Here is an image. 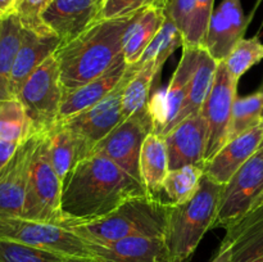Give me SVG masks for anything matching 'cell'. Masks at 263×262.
Returning a JSON list of instances; mask_svg holds the SVG:
<instances>
[{
  "label": "cell",
  "instance_id": "obj_1",
  "mask_svg": "<svg viewBox=\"0 0 263 262\" xmlns=\"http://www.w3.org/2000/svg\"><path fill=\"white\" fill-rule=\"evenodd\" d=\"M140 195H148L143 182L112 159L92 153L69 174L62 193V210L67 221L94 220Z\"/></svg>",
  "mask_w": 263,
  "mask_h": 262
},
{
  "label": "cell",
  "instance_id": "obj_2",
  "mask_svg": "<svg viewBox=\"0 0 263 262\" xmlns=\"http://www.w3.org/2000/svg\"><path fill=\"white\" fill-rule=\"evenodd\" d=\"M138 12L95 21L81 35L59 45L54 54L63 91H71L102 76L122 58L123 35Z\"/></svg>",
  "mask_w": 263,
  "mask_h": 262
},
{
  "label": "cell",
  "instance_id": "obj_3",
  "mask_svg": "<svg viewBox=\"0 0 263 262\" xmlns=\"http://www.w3.org/2000/svg\"><path fill=\"white\" fill-rule=\"evenodd\" d=\"M171 203L151 195L126 200L108 215L94 220L64 221L68 228L87 243L109 244L131 236L166 238Z\"/></svg>",
  "mask_w": 263,
  "mask_h": 262
},
{
  "label": "cell",
  "instance_id": "obj_4",
  "mask_svg": "<svg viewBox=\"0 0 263 262\" xmlns=\"http://www.w3.org/2000/svg\"><path fill=\"white\" fill-rule=\"evenodd\" d=\"M223 185L204 175L197 194L184 204H171L166 243L172 262H189L200 240L212 229Z\"/></svg>",
  "mask_w": 263,
  "mask_h": 262
},
{
  "label": "cell",
  "instance_id": "obj_5",
  "mask_svg": "<svg viewBox=\"0 0 263 262\" xmlns=\"http://www.w3.org/2000/svg\"><path fill=\"white\" fill-rule=\"evenodd\" d=\"M0 240L25 244L68 258L99 259L90 243L62 223L25 217H0Z\"/></svg>",
  "mask_w": 263,
  "mask_h": 262
},
{
  "label": "cell",
  "instance_id": "obj_6",
  "mask_svg": "<svg viewBox=\"0 0 263 262\" xmlns=\"http://www.w3.org/2000/svg\"><path fill=\"white\" fill-rule=\"evenodd\" d=\"M63 184L54 171L48 153V133L39 135L32 154L22 217L28 220L63 223Z\"/></svg>",
  "mask_w": 263,
  "mask_h": 262
},
{
  "label": "cell",
  "instance_id": "obj_7",
  "mask_svg": "<svg viewBox=\"0 0 263 262\" xmlns=\"http://www.w3.org/2000/svg\"><path fill=\"white\" fill-rule=\"evenodd\" d=\"M63 86L55 54L49 57L43 64L26 80L17 95L22 103L35 134H46L59 121Z\"/></svg>",
  "mask_w": 263,
  "mask_h": 262
},
{
  "label": "cell",
  "instance_id": "obj_8",
  "mask_svg": "<svg viewBox=\"0 0 263 262\" xmlns=\"http://www.w3.org/2000/svg\"><path fill=\"white\" fill-rule=\"evenodd\" d=\"M141 63L127 64L126 72L120 84L104 98L90 107L89 109L69 117L67 120L59 121L58 123L66 126L77 139L81 154V161L89 157L95 146L109 135L121 122L122 117V95L126 85L131 77L138 72Z\"/></svg>",
  "mask_w": 263,
  "mask_h": 262
},
{
  "label": "cell",
  "instance_id": "obj_9",
  "mask_svg": "<svg viewBox=\"0 0 263 262\" xmlns=\"http://www.w3.org/2000/svg\"><path fill=\"white\" fill-rule=\"evenodd\" d=\"M262 193L263 149L259 148L223 185L212 229L228 230L243 220Z\"/></svg>",
  "mask_w": 263,
  "mask_h": 262
},
{
  "label": "cell",
  "instance_id": "obj_10",
  "mask_svg": "<svg viewBox=\"0 0 263 262\" xmlns=\"http://www.w3.org/2000/svg\"><path fill=\"white\" fill-rule=\"evenodd\" d=\"M238 82L231 76L225 62L218 63L212 89L200 110L208 127L204 163L226 144L233 105L238 97Z\"/></svg>",
  "mask_w": 263,
  "mask_h": 262
},
{
  "label": "cell",
  "instance_id": "obj_11",
  "mask_svg": "<svg viewBox=\"0 0 263 262\" xmlns=\"http://www.w3.org/2000/svg\"><path fill=\"white\" fill-rule=\"evenodd\" d=\"M149 133H153V118L151 110L133 116L121 122L109 135L105 136L95 146L92 153L112 159L136 180L141 181L139 161L144 139Z\"/></svg>",
  "mask_w": 263,
  "mask_h": 262
},
{
  "label": "cell",
  "instance_id": "obj_12",
  "mask_svg": "<svg viewBox=\"0 0 263 262\" xmlns=\"http://www.w3.org/2000/svg\"><path fill=\"white\" fill-rule=\"evenodd\" d=\"M39 135L23 140L7 164L0 170V217H22L28 174Z\"/></svg>",
  "mask_w": 263,
  "mask_h": 262
},
{
  "label": "cell",
  "instance_id": "obj_13",
  "mask_svg": "<svg viewBox=\"0 0 263 262\" xmlns=\"http://www.w3.org/2000/svg\"><path fill=\"white\" fill-rule=\"evenodd\" d=\"M251 20L252 14H244L240 0H222L211 15L203 49L218 63L225 62L244 38Z\"/></svg>",
  "mask_w": 263,
  "mask_h": 262
},
{
  "label": "cell",
  "instance_id": "obj_14",
  "mask_svg": "<svg viewBox=\"0 0 263 262\" xmlns=\"http://www.w3.org/2000/svg\"><path fill=\"white\" fill-rule=\"evenodd\" d=\"M200 48L182 46V55L177 64L175 73L168 86L164 89L161 98L157 95L153 103L149 104L152 118H153V133L162 135L167 126L175 120L180 112L186 98L190 80L197 66Z\"/></svg>",
  "mask_w": 263,
  "mask_h": 262
},
{
  "label": "cell",
  "instance_id": "obj_15",
  "mask_svg": "<svg viewBox=\"0 0 263 262\" xmlns=\"http://www.w3.org/2000/svg\"><path fill=\"white\" fill-rule=\"evenodd\" d=\"M208 127L202 112L194 113L163 135L170 170L187 164L204 166Z\"/></svg>",
  "mask_w": 263,
  "mask_h": 262
},
{
  "label": "cell",
  "instance_id": "obj_16",
  "mask_svg": "<svg viewBox=\"0 0 263 262\" xmlns=\"http://www.w3.org/2000/svg\"><path fill=\"white\" fill-rule=\"evenodd\" d=\"M98 0H53L43 13V21L62 43L81 35L97 20Z\"/></svg>",
  "mask_w": 263,
  "mask_h": 262
},
{
  "label": "cell",
  "instance_id": "obj_17",
  "mask_svg": "<svg viewBox=\"0 0 263 262\" xmlns=\"http://www.w3.org/2000/svg\"><path fill=\"white\" fill-rule=\"evenodd\" d=\"M263 121L259 125L226 143L203 166L204 175L215 182L225 185L236 171L261 148Z\"/></svg>",
  "mask_w": 263,
  "mask_h": 262
},
{
  "label": "cell",
  "instance_id": "obj_18",
  "mask_svg": "<svg viewBox=\"0 0 263 262\" xmlns=\"http://www.w3.org/2000/svg\"><path fill=\"white\" fill-rule=\"evenodd\" d=\"M90 246L102 262H172L166 238L162 236H131Z\"/></svg>",
  "mask_w": 263,
  "mask_h": 262
},
{
  "label": "cell",
  "instance_id": "obj_19",
  "mask_svg": "<svg viewBox=\"0 0 263 262\" xmlns=\"http://www.w3.org/2000/svg\"><path fill=\"white\" fill-rule=\"evenodd\" d=\"M126 67L127 63L122 57L112 68L108 69L102 76L71 91H63L59 121L73 117L104 99L120 84L126 72Z\"/></svg>",
  "mask_w": 263,
  "mask_h": 262
},
{
  "label": "cell",
  "instance_id": "obj_20",
  "mask_svg": "<svg viewBox=\"0 0 263 262\" xmlns=\"http://www.w3.org/2000/svg\"><path fill=\"white\" fill-rule=\"evenodd\" d=\"M61 44L62 40L57 36L37 35L25 28L22 43L18 49L12 76H10V94L13 98H17L26 80L40 64H43L49 57L55 53Z\"/></svg>",
  "mask_w": 263,
  "mask_h": 262
},
{
  "label": "cell",
  "instance_id": "obj_21",
  "mask_svg": "<svg viewBox=\"0 0 263 262\" xmlns=\"http://www.w3.org/2000/svg\"><path fill=\"white\" fill-rule=\"evenodd\" d=\"M223 240L233 247V262H263V207L229 228Z\"/></svg>",
  "mask_w": 263,
  "mask_h": 262
},
{
  "label": "cell",
  "instance_id": "obj_22",
  "mask_svg": "<svg viewBox=\"0 0 263 262\" xmlns=\"http://www.w3.org/2000/svg\"><path fill=\"white\" fill-rule=\"evenodd\" d=\"M167 8L148 7L139 10L123 35V58L127 64L140 61L144 51L166 21Z\"/></svg>",
  "mask_w": 263,
  "mask_h": 262
},
{
  "label": "cell",
  "instance_id": "obj_23",
  "mask_svg": "<svg viewBox=\"0 0 263 262\" xmlns=\"http://www.w3.org/2000/svg\"><path fill=\"white\" fill-rule=\"evenodd\" d=\"M217 67L218 62H216L205 49L200 48L197 66H195L194 72H193L186 98H185L184 103H182L181 109L177 113L175 120L167 126V128L163 131L162 136L170 133L175 126L182 122L186 117L202 110L203 104L207 100L211 89H212L216 72H217Z\"/></svg>",
  "mask_w": 263,
  "mask_h": 262
},
{
  "label": "cell",
  "instance_id": "obj_24",
  "mask_svg": "<svg viewBox=\"0 0 263 262\" xmlns=\"http://www.w3.org/2000/svg\"><path fill=\"white\" fill-rule=\"evenodd\" d=\"M141 182L148 195L159 198L162 186L170 171L168 154L163 136L149 133L144 139L139 161Z\"/></svg>",
  "mask_w": 263,
  "mask_h": 262
},
{
  "label": "cell",
  "instance_id": "obj_25",
  "mask_svg": "<svg viewBox=\"0 0 263 262\" xmlns=\"http://www.w3.org/2000/svg\"><path fill=\"white\" fill-rule=\"evenodd\" d=\"M162 67L157 66L153 61L145 62L140 66L135 74L126 85L122 95V117L123 121L141 113L149 112V95L154 80L161 73Z\"/></svg>",
  "mask_w": 263,
  "mask_h": 262
},
{
  "label": "cell",
  "instance_id": "obj_26",
  "mask_svg": "<svg viewBox=\"0 0 263 262\" xmlns=\"http://www.w3.org/2000/svg\"><path fill=\"white\" fill-rule=\"evenodd\" d=\"M22 23L17 14L3 18L0 23V99H10V76L23 38Z\"/></svg>",
  "mask_w": 263,
  "mask_h": 262
},
{
  "label": "cell",
  "instance_id": "obj_27",
  "mask_svg": "<svg viewBox=\"0 0 263 262\" xmlns=\"http://www.w3.org/2000/svg\"><path fill=\"white\" fill-rule=\"evenodd\" d=\"M48 153L51 166L64 186L72 170L81 161L77 139L66 126L57 123L48 133Z\"/></svg>",
  "mask_w": 263,
  "mask_h": 262
},
{
  "label": "cell",
  "instance_id": "obj_28",
  "mask_svg": "<svg viewBox=\"0 0 263 262\" xmlns=\"http://www.w3.org/2000/svg\"><path fill=\"white\" fill-rule=\"evenodd\" d=\"M204 170L200 164H187L176 170H170L162 186L168 203L175 205L189 202L200 186Z\"/></svg>",
  "mask_w": 263,
  "mask_h": 262
},
{
  "label": "cell",
  "instance_id": "obj_29",
  "mask_svg": "<svg viewBox=\"0 0 263 262\" xmlns=\"http://www.w3.org/2000/svg\"><path fill=\"white\" fill-rule=\"evenodd\" d=\"M263 121V91L261 89L247 97H236L231 112L226 143L252 130Z\"/></svg>",
  "mask_w": 263,
  "mask_h": 262
},
{
  "label": "cell",
  "instance_id": "obj_30",
  "mask_svg": "<svg viewBox=\"0 0 263 262\" xmlns=\"http://www.w3.org/2000/svg\"><path fill=\"white\" fill-rule=\"evenodd\" d=\"M182 45H184V35L167 12L163 26L158 31V33L154 36V39L149 44L148 48L145 49L143 57L138 63L143 64L145 62L153 61L157 66L163 67L167 59L175 53L176 49L182 48Z\"/></svg>",
  "mask_w": 263,
  "mask_h": 262
},
{
  "label": "cell",
  "instance_id": "obj_31",
  "mask_svg": "<svg viewBox=\"0 0 263 262\" xmlns=\"http://www.w3.org/2000/svg\"><path fill=\"white\" fill-rule=\"evenodd\" d=\"M33 134L22 103L17 98L0 99V139L23 141Z\"/></svg>",
  "mask_w": 263,
  "mask_h": 262
},
{
  "label": "cell",
  "instance_id": "obj_32",
  "mask_svg": "<svg viewBox=\"0 0 263 262\" xmlns=\"http://www.w3.org/2000/svg\"><path fill=\"white\" fill-rule=\"evenodd\" d=\"M263 59V43L257 36L251 39L243 38L231 50L225 64L235 80L240 79L247 71Z\"/></svg>",
  "mask_w": 263,
  "mask_h": 262
},
{
  "label": "cell",
  "instance_id": "obj_33",
  "mask_svg": "<svg viewBox=\"0 0 263 262\" xmlns=\"http://www.w3.org/2000/svg\"><path fill=\"white\" fill-rule=\"evenodd\" d=\"M68 257L14 241L0 240V262H69Z\"/></svg>",
  "mask_w": 263,
  "mask_h": 262
},
{
  "label": "cell",
  "instance_id": "obj_34",
  "mask_svg": "<svg viewBox=\"0 0 263 262\" xmlns=\"http://www.w3.org/2000/svg\"><path fill=\"white\" fill-rule=\"evenodd\" d=\"M51 2L53 0H18L14 13L23 28L37 35H53L43 21L44 10Z\"/></svg>",
  "mask_w": 263,
  "mask_h": 262
},
{
  "label": "cell",
  "instance_id": "obj_35",
  "mask_svg": "<svg viewBox=\"0 0 263 262\" xmlns=\"http://www.w3.org/2000/svg\"><path fill=\"white\" fill-rule=\"evenodd\" d=\"M213 7H215V0H195L192 25H190L189 32L185 36V41L182 46L203 48L208 23H210L211 15L215 10Z\"/></svg>",
  "mask_w": 263,
  "mask_h": 262
},
{
  "label": "cell",
  "instance_id": "obj_36",
  "mask_svg": "<svg viewBox=\"0 0 263 262\" xmlns=\"http://www.w3.org/2000/svg\"><path fill=\"white\" fill-rule=\"evenodd\" d=\"M171 0H104L95 21L112 20L133 14L148 7L167 8Z\"/></svg>",
  "mask_w": 263,
  "mask_h": 262
},
{
  "label": "cell",
  "instance_id": "obj_37",
  "mask_svg": "<svg viewBox=\"0 0 263 262\" xmlns=\"http://www.w3.org/2000/svg\"><path fill=\"white\" fill-rule=\"evenodd\" d=\"M194 7L195 0H171L167 7V12L184 35V41L185 36L189 32L190 25H192Z\"/></svg>",
  "mask_w": 263,
  "mask_h": 262
},
{
  "label": "cell",
  "instance_id": "obj_38",
  "mask_svg": "<svg viewBox=\"0 0 263 262\" xmlns=\"http://www.w3.org/2000/svg\"><path fill=\"white\" fill-rule=\"evenodd\" d=\"M22 141L15 140H5V139H0V170L9 162L13 154L15 153L18 146L21 145Z\"/></svg>",
  "mask_w": 263,
  "mask_h": 262
},
{
  "label": "cell",
  "instance_id": "obj_39",
  "mask_svg": "<svg viewBox=\"0 0 263 262\" xmlns=\"http://www.w3.org/2000/svg\"><path fill=\"white\" fill-rule=\"evenodd\" d=\"M211 262H233V247H231V244L222 240L217 254Z\"/></svg>",
  "mask_w": 263,
  "mask_h": 262
},
{
  "label": "cell",
  "instance_id": "obj_40",
  "mask_svg": "<svg viewBox=\"0 0 263 262\" xmlns=\"http://www.w3.org/2000/svg\"><path fill=\"white\" fill-rule=\"evenodd\" d=\"M18 0H0V20L13 14Z\"/></svg>",
  "mask_w": 263,
  "mask_h": 262
},
{
  "label": "cell",
  "instance_id": "obj_41",
  "mask_svg": "<svg viewBox=\"0 0 263 262\" xmlns=\"http://www.w3.org/2000/svg\"><path fill=\"white\" fill-rule=\"evenodd\" d=\"M262 207H263V193L261 195H259L258 199L256 200V203H254V205H253V210H252V211L258 210V208H262ZM252 211H251V212H252Z\"/></svg>",
  "mask_w": 263,
  "mask_h": 262
},
{
  "label": "cell",
  "instance_id": "obj_42",
  "mask_svg": "<svg viewBox=\"0 0 263 262\" xmlns=\"http://www.w3.org/2000/svg\"><path fill=\"white\" fill-rule=\"evenodd\" d=\"M69 262H102L99 259H86V258H71Z\"/></svg>",
  "mask_w": 263,
  "mask_h": 262
},
{
  "label": "cell",
  "instance_id": "obj_43",
  "mask_svg": "<svg viewBox=\"0 0 263 262\" xmlns=\"http://www.w3.org/2000/svg\"><path fill=\"white\" fill-rule=\"evenodd\" d=\"M103 2H104V0H98V3H99V4H100V7H102V4H103Z\"/></svg>",
  "mask_w": 263,
  "mask_h": 262
},
{
  "label": "cell",
  "instance_id": "obj_44",
  "mask_svg": "<svg viewBox=\"0 0 263 262\" xmlns=\"http://www.w3.org/2000/svg\"><path fill=\"white\" fill-rule=\"evenodd\" d=\"M261 90L263 91V84H262V86H261Z\"/></svg>",
  "mask_w": 263,
  "mask_h": 262
},
{
  "label": "cell",
  "instance_id": "obj_45",
  "mask_svg": "<svg viewBox=\"0 0 263 262\" xmlns=\"http://www.w3.org/2000/svg\"><path fill=\"white\" fill-rule=\"evenodd\" d=\"M261 148L263 149V141H262V145H261Z\"/></svg>",
  "mask_w": 263,
  "mask_h": 262
},
{
  "label": "cell",
  "instance_id": "obj_46",
  "mask_svg": "<svg viewBox=\"0 0 263 262\" xmlns=\"http://www.w3.org/2000/svg\"><path fill=\"white\" fill-rule=\"evenodd\" d=\"M0 23H2V20H0Z\"/></svg>",
  "mask_w": 263,
  "mask_h": 262
},
{
  "label": "cell",
  "instance_id": "obj_47",
  "mask_svg": "<svg viewBox=\"0 0 263 262\" xmlns=\"http://www.w3.org/2000/svg\"><path fill=\"white\" fill-rule=\"evenodd\" d=\"M259 2H261V0H259Z\"/></svg>",
  "mask_w": 263,
  "mask_h": 262
}]
</instances>
